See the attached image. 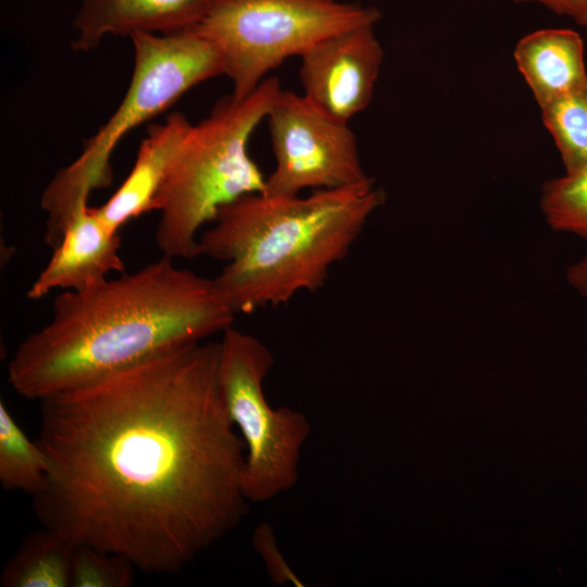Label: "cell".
I'll return each mask as SVG.
<instances>
[{"label":"cell","instance_id":"cell-1","mask_svg":"<svg viewBox=\"0 0 587 587\" xmlns=\"http://www.w3.org/2000/svg\"><path fill=\"white\" fill-rule=\"evenodd\" d=\"M220 342L179 346L40 402L41 526L176 574L249 511L246 446L220 390Z\"/></svg>","mask_w":587,"mask_h":587},{"label":"cell","instance_id":"cell-2","mask_svg":"<svg viewBox=\"0 0 587 587\" xmlns=\"http://www.w3.org/2000/svg\"><path fill=\"white\" fill-rule=\"evenodd\" d=\"M52 311L8 364L10 385L29 400L203 341L233 326L236 315L213 278L164 255L85 290H65Z\"/></svg>","mask_w":587,"mask_h":587},{"label":"cell","instance_id":"cell-3","mask_svg":"<svg viewBox=\"0 0 587 587\" xmlns=\"http://www.w3.org/2000/svg\"><path fill=\"white\" fill-rule=\"evenodd\" d=\"M384 199L371 177L308 197L243 195L199 236V255L226 263L213 279L235 314L277 307L325 284Z\"/></svg>","mask_w":587,"mask_h":587},{"label":"cell","instance_id":"cell-4","mask_svg":"<svg viewBox=\"0 0 587 587\" xmlns=\"http://www.w3.org/2000/svg\"><path fill=\"white\" fill-rule=\"evenodd\" d=\"M280 89L276 77H267L246 98L218 100L205 118L189 126L155 197V242L164 257H198L200 228L223 205L263 191L265 177L248 143Z\"/></svg>","mask_w":587,"mask_h":587},{"label":"cell","instance_id":"cell-5","mask_svg":"<svg viewBox=\"0 0 587 587\" xmlns=\"http://www.w3.org/2000/svg\"><path fill=\"white\" fill-rule=\"evenodd\" d=\"M134 66L129 86L110 118L84 145L80 154L59 170L45 188V242L57 247L74 213L89 195L111 185V157L120 141L140 124L175 103L192 87L224 75L220 52L193 28L136 33L130 37Z\"/></svg>","mask_w":587,"mask_h":587},{"label":"cell","instance_id":"cell-6","mask_svg":"<svg viewBox=\"0 0 587 587\" xmlns=\"http://www.w3.org/2000/svg\"><path fill=\"white\" fill-rule=\"evenodd\" d=\"M380 17L374 7L342 0H214L193 29L217 49L232 95L242 99L286 59Z\"/></svg>","mask_w":587,"mask_h":587},{"label":"cell","instance_id":"cell-7","mask_svg":"<svg viewBox=\"0 0 587 587\" xmlns=\"http://www.w3.org/2000/svg\"><path fill=\"white\" fill-rule=\"evenodd\" d=\"M222 334L218 385L226 412L246 446L243 492L249 502H265L297 484L311 425L300 411L270 405L263 390L275 362L270 349L233 326Z\"/></svg>","mask_w":587,"mask_h":587},{"label":"cell","instance_id":"cell-8","mask_svg":"<svg viewBox=\"0 0 587 587\" xmlns=\"http://www.w3.org/2000/svg\"><path fill=\"white\" fill-rule=\"evenodd\" d=\"M266 118L275 167L263 192L296 196L309 188H340L369 178L348 124L326 116L302 95L280 89Z\"/></svg>","mask_w":587,"mask_h":587},{"label":"cell","instance_id":"cell-9","mask_svg":"<svg viewBox=\"0 0 587 587\" xmlns=\"http://www.w3.org/2000/svg\"><path fill=\"white\" fill-rule=\"evenodd\" d=\"M375 25L329 36L300 55L302 96L335 121L348 124L372 101L384 60Z\"/></svg>","mask_w":587,"mask_h":587},{"label":"cell","instance_id":"cell-10","mask_svg":"<svg viewBox=\"0 0 587 587\" xmlns=\"http://www.w3.org/2000/svg\"><path fill=\"white\" fill-rule=\"evenodd\" d=\"M121 238L110 230L92 209L82 205L73 215L60 243L26 292L38 300L54 289L85 290L124 273L120 255Z\"/></svg>","mask_w":587,"mask_h":587},{"label":"cell","instance_id":"cell-11","mask_svg":"<svg viewBox=\"0 0 587 587\" xmlns=\"http://www.w3.org/2000/svg\"><path fill=\"white\" fill-rule=\"evenodd\" d=\"M214 0H80L72 47L87 52L108 36L170 34L196 27Z\"/></svg>","mask_w":587,"mask_h":587},{"label":"cell","instance_id":"cell-12","mask_svg":"<svg viewBox=\"0 0 587 587\" xmlns=\"http://www.w3.org/2000/svg\"><path fill=\"white\" fill-rule=\"evenodd\" d=\"M190 125L184 114L173 112L164 123L148 129L122 185L105 203L91 208L110 230L118 233L130 220L155 210L157 193Z\"/></svg>","mask_w":587,"mask_h":587},{"label":"cell","instance_id":"cell-13","mask_svg":"<svg viewBox=\"0 0 587 587\" xmlns=\"http://www.w3.org/2000/svg\"><path fill=\"white\" fill-rule=\"evenodd\" d=\"M514 61L539 108L587 88L584 41L570 28H545L522 37Z\"/></svg>","mask_w":587,"mask_h":587},{"label":"cell","instance_id":"cell-14","mask_svg":"<svg viewBox=\"0 0 587 587\" xmlns=\"http://www.w3.org/2000/svg\"><path fill=\"white\" fill-rule=\"evenodd\" d=\"M76 545L43 527L28 534L0 574L2 587H71Z\"/></svg>","mask_w":587,"mask_h":587},{"label":"cell","instance_id":"cell-15","mask_svg":"<svg viewBox=\"0 0 587 587\" xmlns=\"http://www.w3.org/2000/svg\"><path fill=\"white\" fill-rule=\"evenodd\" d=\"M48 472L45 453L32 441L3 401L0 402V484L5 490L35 496Z\"/></svg>","mask_w":587,"mask_h":587},{"label":"cell","instance_id":"cell-16","mask_svg":"<svg viewBox=\"0 0 587 587\" xmlns=\"http://www.w3.org/2000/svg\"><path fill=\"white\" fill-rule=\"evenodd\" d=\"M540 110L565 172L587 167V88L558 98Z\"/></svg>","mask_w":587,"mask_h":587},{"label":"cell","instance_id":"cell-17","mask_svg":"<svg viewBox=\"0 0 587 587\" xmlns=\"http://www.w3.org/2000/svg\"><path fill=\"white\" fill-rule=\"evenodd\" d=\"M540 208L554 230L587 241V167L547 180L541 190Z\"/></svg>","mask_w":587,"mask_h":587},{"label":"cell","instance_id":"cell-18","mask_svg":"<svg viewBox=\"0 0 587 587\" xmlns=\"http://www.w3.org/2000/svg\"><path fill=\"white\" fill-rule=\"evenodd\" d=\"M135 570V565L121 554L76 545L71 587H129Z\"/></svg>","mask_w":587,"mask_h":587},{"label":"cell","instance_id":"cell-19","mask_svg":"<svg viewBox=\"0 0 587 587\" xmlns=\"http://www.w3.org/2000/svg\"><path fill=\"white\" fill-rule=\"evenodd\" d=\"M254 550L262 558L268 576L274 584H291L303 587L304 584L289 566L282 554L272 526L267 522L260 523L253 533L252 538Z\"/></svg>","mask_w":587,"mask_h":587},{"label":"cell","instance_id":"cell-20","mask_svg":"<svg viewBox=\"0 0 587 587\" xmlns=\"http://www.w3.org/2000/svg\"><path fill=\"white\" fill-rule=\"evenodd\" d=\"M516 3H538L555 14L587 26V0H513Z\"/></svg>","mask_w":587,"mask_h":587},{"label":"cell","instance_id":"cell-21","mask_svg":"<svg viewBox=\"0 0 587 587\" xmlns=\"http://www.w3.org/2000/svg\"><path fill=\"white\" fill-rule=\"evenodd\" d=\"M566 278L573 288L587 297V257L569 267Z\"/></svg>","mask_w":587,"mask_h":587}]
</instances>
